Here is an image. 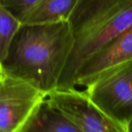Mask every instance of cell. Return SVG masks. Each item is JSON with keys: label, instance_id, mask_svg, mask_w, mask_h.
Listing matches in <instances>:
<instances>
[{"label": "cell", "instance_id": "6da1fadb", "mask_svg": "<svg viewBox=\"0 0 132 132\" xmlns=\"http://www.w3.org/2000/svg\"><path fill=\"white\" fill-rule=\"evenodd\" d=\"M72 46L68 21L21 23L1 67L5 75L47 95L57 89Z\"/></svg>", "mask_w": 132, "mask_h": 132}, {"label": "cell", "instance_id": "7a4b0ae2", "mask_svg": "<svg viewBox=\"0 0 132 132\" xmlns=\"http://www.w3.org/2000/svg\"><path fill=\"white\" fill-rule=\"evenodd\" d=\"M86 87L101 111L127 132L132 120V60L102 73Z\"/></svg>", "mask_w": 132, "mask_h": 132}, {"label": "cell", "instance_id": "3957f363", "mask_svg": "<svg viewBox=\"0 0 132 132\" xmlns=\"http://www.w3.org/2000/svg\"><path fill=\"white\" fill-rule=\"evenodd\" d=\"M132 25V2L82 39L73 43L58 89L75 87V76L83 63Z\"/></svg>", "mask_w": 132, "mask_h": 132}, {"label": "cell", "instance_id": "277c9868", "mask_svg": "<svg viewBox=\"0 0 132 132\" xmlns=\"http://www.w3.org/2000/svg\"><path fill=\"white\" fill-rule=\"evenodd\" d=\"M47 101L58 109L79 132H122L93 102L86 91L73 88L55 89Z\"/></svg>", "mask_w": 132, "mask_h": 132}, {"label": "cell", "instance_id": "5b68a950", "mask_svg": "<svg viewBox=\"0 0 132 132\" xmlns=\"http://www.w3.org/2000/svg\"><path fill=\"white\" fill-rule=\"evenodd\" d=\"M46 97L30 84L5 74L0 84V132H21L31 113Z\"/></svg>", "mask_w": 132, "mask_h": 132}, {"label": "cell", "instance_id": "8992f818", "mask_svg": "<svg viewBox=\"0 0 132 132\" xmlns=\"http://www.w3.org/2000/svg\"><path fill=\"white\" fill-rule=\"evenodd\" d=\"M131 60L132 25L83 63L75 76V87H86L102 73Z\"/></svg>", "mask_w": 132, "mask_h": 132}, {"label": "cell", "instance_id": "52a82bcc", "mask_svg": "<svg viewBox=\"0 0 132 132\" xmlns=\"http://www.w3.org/2000/svg\"><path fill=\"white\" fill-rule=\"evenodd\" d=\"M79 132L46 99L41 101L23 125L21 132Z\"/></svg>", "mask_w": 132, "mask_h": 132}, {"label": "cell", "instance_id": "ba28073f", "mask_svg": "<svg viewBox=\"0 0 132 132\" xmlns=\"http://www.w3.org/2000/svg\"><path fill=\"white\" fill-rule=\"evenodd\" d=\"M79 0H40L21 23L40 24L68 21Z\"/></svg>", "mask_w": 132, "mask_h": 132}, {"label": "cell", "instance_id": "9c48e42d", "mask_svg": "<svg viewBox=\"0 0 132 132\" xmlns=\"http://www.w3.org/2000/svg\"><path fill=\"white\" fill-rule=\"evenodd\" d=\"M21 22L0 4V65L5 59Z\"/></svg>", "mask_w": 132, "mask_h": 132}, {"label": "cell", "instance_id": "30bf717a", "mask_svg": "<svg viewBox=\"0 0 132 132\" xmlns=\"http://www.w3.org/2000/svg\"><path fill=\"white\" fill-rule=\"evenodd\" d=\"M40 0H0V4L20 22Z\"/></svg>", "mask_w": 132, "mask_h": 132}, {"label": "cell", "instance_id": "8fae6325", "mask_svg": "<svg viewBox=\"0 0 132 132\" xmlns=\"http://www.w3.org/2000/svg\"><path fill=\"white\" fill-rule=\"evenodd\" d=\"M4 76H5V73H4V72H3V70H2V67H1V65H0V84H1L2 82V80H3V78H4Z\"/></svg>", "mask_w": 132, "mask_h": 132}, {"label": "cell", "instance_id": "7c38bea8", "mask_svg": "<svg viewBox=\"0 0 132 132\" xmlns=\"http://www.w3.org/2000/svg\"><path fill=\"white\" fill-rule=\"evenodd\" d=\"M127 132H132V120L131 121V122L129 123L128 128H127Z\"/></svg>", "mask_w": 132, "mask_h": 132}]
</instances>
